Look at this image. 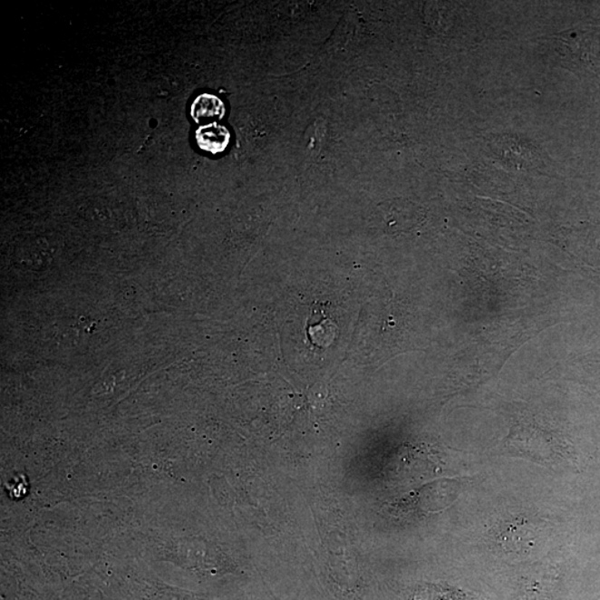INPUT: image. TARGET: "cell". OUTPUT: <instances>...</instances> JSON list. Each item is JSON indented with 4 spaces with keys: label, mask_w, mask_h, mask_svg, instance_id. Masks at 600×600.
I'll list each match as a JSON object with an SVG mask.
<instances>
[{
    "label": "cell",
    "mask_w": 600,
    "mask_h": 600,
    "mask_svg": "<svg viewBox=\"0 0 600 600\" xmlns=\"http://www.w3.org/2000/svg\"><path fill=\"white\" fill-rule=\"evenodd\" d=\"M195 139L201 150L211 155H218L227 150L230 131L227 127L213 122V124L201 125L195 132Z\"/></svg>",
    "instance_id": "6da1fadb"
},
{
    "label": "cell",
    "mask_w": 600,
    "mask_h": 600,
    "mask_svg": "<svg viewBox=\"0 0 600 600\" xmlns=\"http://www.w3.org/2000/svg\"><path fill=\"white\" fill-rule=\"evenodd\" d=\"M190 115L198 124H213L223 120L226 115V106L218 96L211 93H201L193 102L190 108Z\"/></svg>",
    "instance_id": "7a4b0ae2"
}]
</instances>
